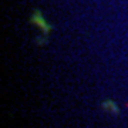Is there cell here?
<instances>
[{
	"label": "cell",
	"instance_id": "2",
	"mask_svg": "<svg viewBox=\"0 0 128 128\" xmlns=\"http://www.w3.org/2000/svg\"><path fill=\"white\" fill-rule=\"evenodd\" d=\"M125 107H127V108H128V102H127V104H125Z\"/></svg>",
	"mask_w": 128,
	"mask_h": 128
},
{
	"label": "cell",
	"instance_id": "1",
	"mask_svg": "<svg viewBox=\"0 0 128 128\" xmlns=\"http://www.w3.org/2000/svg\"><path fill=\"white\" fill-rule=\"evenodd\" d=\"M101 107H102L104 111H107V112H110V114H112V115H118V112H120V107L117 105V102H114L112 100L102 101Z\"/></svg>",
	"mask_w": 128,
	"mask_h": 128
}]
</instances>
